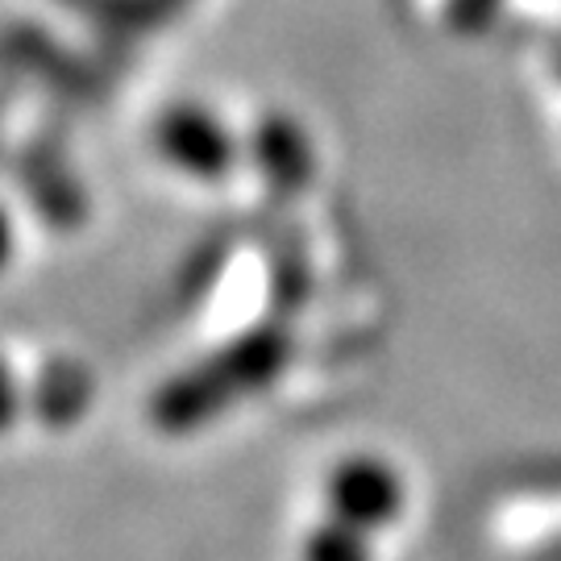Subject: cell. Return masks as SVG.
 <instances>
[{
  "instance_id": "5",
  "label": "cell",
  "mask_w": 561,
  "mask_h": 561,
  "mask_svg": "<svg viewBox=\"0 0 561 561\" xmlns=\"http://www.w3.org/2000/svg\"><path fill=\"white\" fill-rule=\"evenodd\" d=\"M558 67H561V42H558Z\"/></svg>"
},
{
  "instance_id": "3",
  "label": "cell",
  "mask_w": 561,
  "mask_h": 561,
  "mask_svg": "<svg viewBox=\"0 0 561 561\" xmlns=\"http://www.w3.org/2000/svg\"><path fill=\"white\" fill-rule=\"evenodd\" d=\"M13 259H18V225L0 208V275L13 266Z\"/></svg>"
},
{
  "instance_id": "1",
  "label": "cell",
  "mask_w": 561,
  "mask_h": 561,
  "mask_svg": "<svg viewBox=\"0 0 561 561\" xmlns=\"http://www.w3.org/2000/svg\"><path fill=\"white\" fill-rule=\"evenodd\" d=\"M154 146L175 171L192 180H221L233 162V141L225 125L201 104H171L154 121Z\"/></svg>"
},
{
  "instance_id": "4",
  "label": "cell",
  "mask_w": 561,
  "mask_h": 561,
  "mask_svg": "<svg viewBox=\"0 0 561 561\" xmlns=\"http://www.w3.org/2000/svg\"><path fill=\"white\" fill-rule=\"evenodd\" d=\"M491 4H495V0H454V9H466V13H474V18H486Z\"/></svg>"
},
{
  "instance_id": "2",
  "label": "cell",
  "mask_w": 561,
  "mask_h": 561,
  "mask_svg": "<svg viewBox=\"0 0 561 561\" xmlns=\"http://www.w3.org/2000/svg\"><path fill=\"white\" fill-rule=\"evenodd\" d=\"M25 412V391H21V379L13 370V362L0 354V437L13 433Z\"/></svg>"
}]
</instances>
